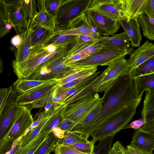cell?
<instances>
[{
	"label": "cell",
	"instance_id": "obj_35",
	"mask_svg": "<svg viewBox=\"0 0 154 154\" xmlns=\"http://www.w3.org/2000/svg\"><path fill=\"white\" fill-rule=\"evenodd\" d=\"M58 140L53 132H51L34 154H50L54 151L58 144Z\"/></svg>",
	"mask_w": 154,
	"mask_h": 154
},
{
	"label": "cell",
	"instance_id": "obj_47",
	"mask_svg": "<svg viewBox=\"0 0 154 154\" xmlns=\"http://www.w3.org/2000/svg\"><path fill=\"white\" fill-rule=\"evenodd\" d=\"M146 119L143 117L132 122L130 124L126 126L123 129L132 128L135 130L139 129L144 125L146 122Z\"/></svg>",
	"mask_w": 154,
	"mask_h": 154
},
{
	"label": "cell",
	"instance_id": "obj_25",
	"mask_svg": "<svg viewBox=\"0 0 154 154\" xmlns=\"http://www.w3.org/2000/svg\"><path fill=\"white\" fill-rule=\"evenodd\" d=\"M104 74L103 71L88 86L73 97L64 101L62 104L66 107L82 97L96 93L95 88L103 77Z\"/></svg>",
	"mask_w": 154,
	"mask_h": 154
},
{
	"label": "cell",
	"instance_id": "obj_41",
	"mask_svg": "<svg viewBox=\"0 0 154 154\" xmlns=\"http://www.w3.org/2000/svg\"><path fill=\"white\" fill-rule=\"evenodd\" d=\"M62 1L63 0H45V7L46 11L56 17Z\"/></svg>",
	"mask_w": 154,
	"mask_h": 154
},
{
	"label": "cell",
	"instance_id": "obj_48",
	"mask_svg": "<svg viewBox=\"0 0 154 154\" xmlns=\"http://www.w3.org/2000/svg\"><path fill=\"white\" fill-rule=\"evenodd\" d=\"M109 154H126L124 146L118 141L113 145Z\"/></svg>",
	"mask_w": 154,
	"mask_h": 154
},
{
	"label": "cell",
	"instance_id": "obj_40",
	"mask_svg": "<svg viewBox=\"0 0 154 154\" xmlns=\"http://www.w3.org/2000/svg\"><path fill=\"white\" fill-rule=\"evenodd\" d=\"M95 143L92 140L87 142H79L71 145L64 146L87 154H93L94 145Z\"/></svg>",
	"mask_w": 154,
	"mask_h": 154
},
{
	"label": "cell",
	"instance_id": "obj_17",
	"mask_svg": "<svg viewBox=\"0 0 154 154\" xmlns=\"http://www.w3.org/2000/svg\"><path fill=\"white\" fill-rule=\"evenodd\" d=\"M147 0H118L119 6L127 21L144 14Z\"/></svg>",
	"mask_w": 154,
	"mask_h": 154
},
{
	"label": "cell",
	"instance_id": "obj_44",
	"mask_svg": "<svg viewBox=\"0 0 154 154\" xmlns=\"http://www.w3.org/2000/svg\"><path fill=\"white\" fill-rule=\"evenodd\" d=\"M12 27L10 20L0 19V38H2L9 32Z\"/></svg>",
	"mask_w": 154,
	"mask_h": 154
},
{
	"label": "cell",
	"instance_id": "obj_6",
	"mask_svg": "<svg viewBox=\"0 0 154 154\" xmlns=\"http://www.w3.org/2000/svg\"><path fill=\"white\" fill-rule=\"evenodd\" d=\"M33 122L31 110L20 106L12 126L0 141V154H5L8 151L14 142L24 134Z\"/></svg>",
	"mask_w": 154,
	"mask_h": 154
},
{
	"label": "cell",
	"instance_id": "obj_27",
	"mask_svg": "<svg viewBox=\"0 0 154 154\" xmlns=\"http://www.w3.org/2000/svg\"><path fill=\"white\" fill-rule=\"evenodd\" d=\"M51 132L41 131L31 142L23 148L17 149L14 154H34Z\"/></svg>",
	"mask_w": 154,
	"mask_h": 154
},
{
	"label": "cell",
	"instance_id": "obj_37",
	"mask_svg": "<svg viewBox=\"0 0 154 154\" xmlns=\"http://www.w3.org/2000/svg\"><path fill=\"white\" fill-rule=\"evenodd\" d=\"M65 107L61 105L54 115L46 123L41 131L42 132H52L53 129L57 127L62 119L63 113Z\"/></svg>",
	"mask_w": 154,
	"mask_h": 154
},
{
	"label": "cell",
	"instance_id": "obj_22",
	"mask_svg": "<svg viewBox=\"0 0 154 154\" xmlns=\"http://www.w3.org/2000/svg\"><path fill=\"white\" fill-rule=\"evenodd\" d=\"M51 109L45 115L40 123L26 135L23 137L20 144L17 149H21L29 144L38 135L46 123L60 107Z\"/></svg>",
	"mask_w": 154,
	"mask_h": 154
},
{
	"label": "cell",
	"instance_id": "obj_13",
	"mask_svg": "<svg viewBox=\"0 0 154 154\" xmlns=\"http://www.w3.org/2000/svg\"><path fill=\"white\" fill-rule=\"evenodd\" d=\"M87 16L97 28L99 34L103 36L113 35L120 28L119 23L91 11H86Z\"/></svg>",
	"mask_w": 154,
	"mask_h": 154
},
{
	"label": "cell",
	"instance_id": "obj_2",
	"mask_svg": "<svg viewBox=\"0 0 154 154\" xmlns=\"http://www.w3.org/2000/svg\"><path fill=\"white\" fill-rule=\"evenodd\" d=\"M72 45L44 44L34 46L31 48L26 61L13 67L14 72L18 79H28L45 63L64 53Z\"/></svg>",
	"mask_w": 154,
	"mask_h": 154
},
{
	"label": "cell",
	"instance_id": "obj_46",
	"mask_svg": "<svg viewBox=\"0 0 154 154\" xmlns=\"http://www.w3.org/2000/svg\"><path fill=\"white\" fill-rule=\"evenodd\" d=\"M92 75H89L83 76L62 85H59L63 88H71L87 80Z\"/></svg>",
	"mask_w": 154,
	"mask_h": 154
},
{
	"label": "cell",
	"instance_id": "obj_36",
	"mask_svg": "<svg viewBox=\"0 0 154 154\" xmlns=\"http://www.w3.org/2000/svg\"><path fill=\"white\" fill-rule=\"evenodd\" d=\"M79 39V35L53 34L52 36L47 41L45 44L69 45L75 43L78 41Z\"/></svg>",
	"mask_w": 154,
	"mask_h": 154
},
{
	"label": "cell",
	"instance_id": "obj_8",
	"mask_svg": "<svg viewBox=\"0 0 154 154\" xmlns=\"http://www.w3.org/2000/svg\"><path fill=\"white\" fill-rule=\"evenodd\" d=\"M91 0H63L56 17V27H66L72 20L86 11Z\"/></svg>",
	"mask_w": 154,
	"mask_h": 154
},
{
	"label": "cell",
	"instance_id": "obj_14",
	"mask_svg": "<svg viewBox=\"0 0 154 154\" xmlns=\"http://www.w3.org/2000/svg\"><path fill=\"white\" fill-rule=\"evenodd\" d=\"M33 20L30 23L26 29L21 34L22 40L15 52V58L12 60V65L14 66L26 61L31 50V32Z\"/></svg>",
	"mask_w": 154,
	"mask_h": 154
},
{
	"label": "cell",
	"instance_id": "obj_11",
	"mask_svg": "<svg viewBox=\"0 0 154 154\" xmlns=\"http://www.w3.org/2000/svg\"><path fill=\"white\" fill-rule=\"evenodd\" d=\"M87 11L96 12L118 22L125 19L118 0H91Z\"/></svg>",
	"mask_w": 154,
	"mask_h": 154
},
{
	"label": "cell",
	"instance_id": "obj_39",
	"mask_svg": "<svg viewBox=\"0 0 154 154\" xmlns=\"http://www.w3.org/2000/svg\"><path fill=\"white\" fill-rule=\"evenodd\" d=\"M113 136L108 137L100 141L94 146L93 154H109L112 148Z\"/></svg>",
	"mask_w": 154,
	"mask_h": 154
},
{
	"label": "cell",
	"instance_id": "obj_50",
	"mask_svg": "<svg viewBox=\"0 0 154 154\" xmlns=\"http://www.w3.org/2000/svg\"><path fill=\"white\" fill-rule=\"evenodd\" d=\"M144 14L151 18L154 19V0H147Z\"/></svg>",
	"mask_w": 154,
	"mask_h": 154
},
{
	"label": "cell",
	"instance_id": "obj_32",
	"mask_svg": "<svg viewBox=\"0 0 154 154\" xmlns=\"http://www.w3.org/2000/svg\"><path fill=\"white\" fill-rule=\"evenodd\" d=\"M141 111L142 117L147 121L154 119V92L146 91Z\"/></svg>",
	"mask_w": 154,
	"mask_h": 154
},
{
	"label": "cell",
	"instance_id": "obj_52",
	"mask_svg": "<svg viewBox=\"0 0 154 154\" xmlns=\"http://www.w3.org/2000/svg\"><path fill=\"white\" fill-rule=\"evenodd\" d=\"M79 36V40L81 42L90 45L97 42V39L92 36L87 35H80Z\"/></svg>",
	"mask_w": 154,
	"mask_h": 154
},
{
	"label": "cell",
	"instance_id": "obj_7",
	"mask_svg": "<svg viewBox=\"0 0 154 154\" xmlns=\"http://www.w3.org/2000/svg\"><path fill=\"white\" fill-rule=\"evenodd\" d=\"M101 100L97 93L82 97L65 108L63 118L77 122L90 114L101 104Z\"/></svg>",
	"mask_w": 154,
	"mask_h": 154
},
{
	"label": "cell",
	"instance_id": "obj_12",
	"mask_svg": "<svg viewBox=\"0 0 154 154\" xmlns=\"http://www.w3.org/2000/svg\"><path fill=\"white\" fill-rule=\"evenodd\" d=\"M9 20L17 34H21L28 28V23L25 17L19 0L5 1Z\"/></svg>",
	"mask_w": 154,
	"mask_h": 154
},
{
	"label": "cell",
	"instance_id": "obj_34",
	"mask_svg": "<svg viewBox=\"0 0 154 154\" xmlns=\"http://www.w3.org/2000/svg\"><path fill=\"white\" fill-rule=\"evenodd\" d=\"M97 70V66L78 68L74 72L65 78L59 79V85H62L83 76L92 75L96 72Z\"/></svg>",
	"mask_w": 154,
	"mask_h": 154
},
{
	"label": "cell",
	"instance_id": "obj_18",
	"mask_svg": "<svg viewBox=\"0 0 154 154\" xmlns=\"http://www.w3.org/2000/svg\"><path fill=\"white\" fill-rule=\"evenodd\" d=\"M98 42L103 46L128 49L131 47L130 40L125 31L111 36H100Z\"/></svg>",
	"mask_w": 154,
	"mask_h": 154
},
{
	"label": "cell",
	"instance_id": "obj_42",
	"mask_svg": "<svg viewBox=\"0 0 154 154\" xmlns=\"http://www.w3.org/2000/svg\"><path fill=\"white\" fill-rule=\"evenodd\" d=\"M54 154H87L67 146L57 145L54 151Z\"/></svg>",
	"mask_w": 154,
	"mask_h": 154
},
{
	"label": "cell",
	"instance_id": "obj_21",
	"mask_svg": "<svg viewBox=\"0 0 154 154\" xmlns=\"http://www.w3.org/2000/svg\"><path fill=\"white\" fill-rule=\"evenodd\" d=\"M128 35L133 47H138L142 38L137 18L127 21L125 18L119 22Z\"/></svg>",
	"mask_w": 154,
	"mask_h": 154
},
{
	"label": "cell",
	"instance_id": "obj_57",
	"mask_svg": "<svg viewBox=\"0 0 154 154\" xmlns=\"http://www.w3.org/2000/svg\"><path fill=\"white\" fill-rule=\"evenodd\" d=\"M0 73L3 70V67H2V60H1V59H0Z\"/></svg>",
	"mask_w": 154,
	"mask_h": 154
},
{
	"label": "cell",
	"instance_id": "obj_56",
	"mask_svg": "<svg viewBox=\"0 0 154 154\" xmlns=\"http://www.w3.org/2000/svg\"><path fill=\"white\" fill-rule=\"evenodd\" d=\"M51 109H54L52 108V103L51 100L48 102L45 106V113Z\"/></svg>",
	"mask_w": 154,
	"mask_h": 154
},
{
	"label": "cell",
	"instance_id": "obj_4",
	"mask_svg": "<svg viewBox=\"0 0 154 154\" xmlns=\"http://www.w3.org/2000/svg\"><path fill=\"white\" fill-rule=\"evenodd\" d=\"M136 106L125 108L111 117L91 134L96 142L105 137L113 136L128 124L136 112Z\"/></svg>",
	"mask_w": 154,
	"mask_h": 154
},
{
	"label": "cell",
	"instance_id": "obj_38",
	"mask_svg": "<svg viewBox=\"0 0 154 154\" xmlns=\"http://www.w3.org/2000/svg\"><path fill=\"white\" fill-rule=\"evenodd\" d=\"M21 6L28 23L32 20L37 12L35 0H20Z\"/></svg>",
	"mask_w": 154,
	"mask_h": 154
},
{
	"label": "cell",
	"instance_id": "obj_15",
	"mask_svg": "<svg viewBox=\"0 0 154 154\" xmlns=\"http://www.w3.org/2000/svg\"><path fill=\"white\" fill-rule=\"evenodd\" d=\"M154 56V44L146 41L138 48L134 51L127 60L130 70L135 69Z\"/></svg>",
	"mask_w": 154,
	"mask_h": 154
},
{
	"label": "cell",
	"instance_id": "obj_54",
	"mask_svg": "<svg viewBox=\"0 0 154 154\" xmlns=\"http://www.w3.org/2000/svg\"><path fill=\"white\" fill-rule=\"evenodd\" d=\"M126 154H154L152 153H147L141 151L131 146L128 145L125 148Z\"/></svg>",
	"mask_w": 154,
	"mask_h": 154
},
{
	"label": "cell",
	"instance_id": "obj_1",
	"mask_svg": "<svg viewBox=\"0 0 154 154\" xmlns=\"http://www.w3.org/2000/svg\"><path fill=\"white\" fill-rule=\"evenodd\" d=\"M100 111L80 132L88 137L102 124L118 112L130 106L137 107L141 100L135 78L129 71L119 77L104 91Z\"/></svg>",
	"mask_w": 154,
	"mask_h": 154
},
{
	"label": "cell",
	"instance_id": "obj_53",
	"mask_svg": "<svg viewBox=\"0 0 154 154\" xmlns=\"http://www.w3.org/2000/svg\"><path fill=\"white\" fill-rule=\"evenodd\" d=\"M22 40L21 34H17L13 37L11 40V43L13 46L12 48H15L16 50L21 43Z\"/></svg>",
	"mask_w": 154,
	"mask_h": 154
},
{
	"label": "cell",
	"instance_id": "obj_51",
	"mask_svg": "<svg viewBox=\"0 0 154 154\" xmlns=\"http://www.w3.org/2000/svg\"><path fill=\"white\" fill-rule=\"evenodd\" d=\"M140 129L143 131L154 134V119L147 121Z\"/></svg>",
	"mask_w": 154,
	"mask_h": 154
},
{
	"label": "cell",
	"instance_id": "obj_16",
	"mask_svg": "<svg viewBox=\"0 0 154 154\" xmlns=\"http://www.w3.org/2000/svg\"><path fill=\"white\" fill-rule=\"evenodd\" d=\"M130 145L143 152L152 153L154 150V134L135 130Z\"/></svg>",
	"mask_w": 154,
	"mask_h": 154
},
{
	"label": "cell",
	"instance_id": "obj_33",
	"mask_svg": "<svg viewBox=\"0 0 154 154\" xmlns=\"http://www.w3.org/2000/svg\"><path fill=\"white\" fill-rule=\"evenodd\" d=\"M154 73V56L133 69L130 70L131 78Z\"/></svg>",
	"mask_w": 154,
	"mask_h": 154
},
{
	"label": "cell",
	"instance_id": "obj_3",
	"mask_svg": "<svg viewBox=\"0 0 154 154\" xmlns=\"http://www.w3.org/2000/svg\"><path fill=\"white\" fill-rule=\"evenodd\" d=\"M72 45L64 53L43 65L28 79L39 80L60 79L75 72L77 68L70 67L65 64L66 60L72 54Z\"/></svg>",
	"mask_w": 154,
	"mask_h": 154
},
{
	"label": "cell",
	"instance_id": "obj_24",
	"mask_svg": "<svg viewBox=\"0 0 154 154\" xmlns=\"http://www.w3.org/2000/svg\"><path fill=\"white\" fill-rule=\"evenodd\" d=\"M18 92L12 86L0 90V115L10 105L15 102Z\"/></svg>",
	"mask_w": 154,
	"mask_h": 154
},
{
	"label": "cell",
	"instance_id": "obj_31",
	"mask_svg": "<svg viewBox=\"0 0 154 154\" xmlns=\"http://www.w3.org/2000/svg\"><path fill=\"white\" fill-rule=\"evenodd\" d=\"M51 80H39L25 79H18L13 83V85L14 88L19 94H20L48 82Z\"/></svg>",
	"mask_w": 154,
	"mask_h": 154
},
{
	"label": "cell",
	"instance_id": "obj_55",
	"mask_svg": "<svg viewBox=\"0 0 154 154\" xmlns=\"http://www.w3.org/2000/svg\"><path fill=\"white\" fill-rule=\"evenodd\" d=\"M52 132L54 135L58 139L63 138L66 132L65 131L62 130L58 127L54 128Z\"/></svg>",
	"mask_w": 154,
	"mask_h": 154
},
{
	"label": "cell",
	"instance_id": "obj_5",
	"mask_svg": "<svg viewBox=\"0 0 154 154\" xmlns=\"http://www.w3.org/2000/svg\"><path fill=\"white\" fill-rule=\"evenodd\" d=\"M132 47L128 49L103 46L99 51L78 61L67 65L70 67L82 68L108 66L116 59L123 56L131 55Z\"/></svg>",
	"mask_w": 154,
	"mask_h": 154
},
{
	"label": "cell",
	"instance_id": "obj_20",
	"mask_svg": "<svg viewBox=\"0 0 154 154\" xmlns=\"http://www.w3.org/2000/svg\"><path fill=\"white\" fill-rule=\"evenodd\" d=\"M20 107V106L17 105L15 102L0 115V141L12 126Z\"/></svg>",
	"mask_w": 154,
	"mask_h": 154
},
{
	"label": "cell",
	"instance_id": "obj_19",
	"mask_svg": "<svg viewBox=\"0 0 154 154\" xmlns=\"http://www.w3.org/2000/svg\"><path fill=\"white\" fill-rule=\"evenodd\" d=\"M39 11L33 19L34 23L53 30L56 26V17L49 13L45 7V0H37Z\"/></svg>",
	"mask_w": 154,
	"mask_h": 154
},
{
	"label": "cell",
	"instance_id": "obj_43",
	"mask_svg": "<svg viewBox=\"0 0 154 154\" xmlns=\"http://www.w3.org/2000/svg\"><path fill=\"white\" fill-rule=\"evenodd\" d=\"M52 94L53 93L49 94L40 100L27 105L25 107L30 110L34 109L43 107L51 100Z\"/></svg>",
	"mask_w": 154,
	"mask_h": 154
},
{
	"label": "cell",
	"instance_id": "obj_30",
	"mask_svg": "<svg viewBox=\"0 0 154 154\" xmlns=\"http://www.w3.org/2000/svg\"><path fill=\"white\" fill-rule=\"evenodd\" d=\"M85 134L77 131L66 132L64 137L58 139V144L67 146L79 142H87L89 141Z\"/></svg>",
	"mask_w": 154,
	"mask_h": 154
},
{
	"label": "cell",
	"instance_id": "obj_10",
	"mask_svg": "<svg viewBox=\"0 0 154 154\" xmlns=\"http://www.w3.org/2000/svg\"><path fill=\"white\" fill-rule=\"evenodd\" d=\"M125 56H122L112 62L104 71V75L95 88L96 93L104 91L120 76L128 72L130 66Z\"/></svg>",
	"mask_w": 154,
	"mask_h": 154
},
{
	"label": "cell",
	"instance_id": "obj_45",
	"mask_svg": "<svg viewBox=\"0 0 154 154\" xmlns=\"http://www.w3.org/2000/svg\"><path fill=\"white\" fill-rule=\"evenodd\" d=\"M76 122L62 118L57 127L66 132L69 131L76 123Z\"/></svg>",
	"mask_w": 154,
	"mask_h": 154
},
{
	"label": "cell",
	"instance_id": "obj_28",
	"mask_svg": "<svg viewBox=\"0 0 154 154\" xmlns=\"http://www.w3.org/2000/svg\"><path fill=\"white\" fill-rule=\"evenodd\" d=\"M103 47L98 41L92 44L86 45L76 54L68 58L66 60L65 64L68 65L82 59L99 51Z\"/></svg>",
	"mask_w": 154,
	"mask_h": 154
},
{
	"label": "cell",
	"instance_id": "obj_26",
	"mask_svg": "<svg viewBox=\"0 0 154 154\" xmlns=\"http://www.w3.org/2000/svg\"><path fill=\"white\" fill-rule=\"evenodd\" d=\"M137 90L139 95L142 97L144 91L154 92V73L141 75L136 78Z\"/></svg>",
	"mask_w": 154,
	"mask_h": 154
},
{
	"label": "cell",
	"instance_id": "obj_49",
	"mask_svg": "<svg viewBox=\"0 0 154 154\" xmlns=\"http://www.w3.org/2000/svg\"><path fill=\"white\" fill-rule=\"evenodd\" d=\"M45 111L43 112L38 113L36 114L35 116L37 119L26 130L24 134L22 136L23 137L29 133L33 129L36 127L42 119L45 114Z\"/></svg>",
	"mask_w": 154,
	"mask_h": 154
},
{
	"label": "cell",
	"instance_id": "obj_9",
	"mask_svg": "<svg viewBox=\"0 0 154 154\" xmlns=\"http://www.w3.org/2000/svg\"><path fill=\"white\" fill-rule=\"evenodd\" d=\"M59 80L53 79L45 83L19 94L15 101L19 106H25L53 93L59 85Z\"/></svg>",
	"mask_w": 154,
	"mask_h": 154
},
{
	"label": "cell",
	"instance_id": "obj_23",
	"mask_svg": "<svg viewBox=\"0 0 154 154\" xmlns=\"http://www.w3.org/2000/svg\"><path fill=\"white\" fill-rule=\"evenodd\" d=\"M53 30L33 23L31 32V48L45 44L53 35Z\"/></svg>",
	"mask_w": 154,
	"mask_h": 154
},
{
	"label": "cell",
	"instance_id": "obj_29",
	"mask_svg": "<svg viewBox=\"0 0 154 154\" xmlns=\"http://www.w3.org/2000/svg\"><path fill=\"white\" fill-rule=\"evenodd\" d=\"M137 18L143 36L151 41H154V19L149 18L145 14H141Z\"/></svg>",
	"mask_w": 154,
	"mask_h": 154
}]
</instances>
